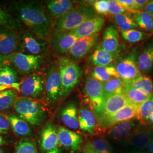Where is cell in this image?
Segmentation results:
<instances>
[{
  "mask_svg": "<svg viewBox=\"0 0 153 153\" xmlns=\"http://www.w3.org/2000/svg\"><path fill=\"white\" fill-rule=\"evenodd\" d=\"M9 10L29 30L45 39L52 31L54 23L40 2L36 1H13Z\"/></svg>",
  "mask_w": 153,
  "mask_h": 153,
  "instance_id": "1",
  "label": "cell"
},
{
  "mask_svg": "<svg viewBox=\"0 0 153 153\" xmlns=\"http://www.w3.org/2000/svg\"><path fill=\"white\" fill-rule=\"evenodd\" d=\"M95 11L91 6L74 7L71 10L57 18L54 23L52 32H71L88 19L95 16Z\"/></svg>",
  "mask_w": 153,
  "mask_h": 153,
  "instance_id": "2",
  "label": "cell"
},
{
  "mask_svg": "<svg viewBox=\"0 0 153 153\" xmlns=\"http://www.w3.org/2000/svg\"><path fill=\"white\" fill-rule=\"evenodd\" d=\"M14 109L19 117L35 126H40L47 117L46 111L43 104L36 99L19 98L16 100Z\"/></svg>",
  "mask_w": 153,
  "mask_h": 153,
  "instance_id": "3",
  "label": "cell"
},
{
  "mask_svg": "<svg viewBox=\"0 0 153 153\" xmlns=\"http://www.w3.org/2000/svg\"><path fill=\"white\" fill-rule=\"evenodd\" d=\"M57 65L60 73L62 97H65L71 93L79 83L81 71L79 66L68 57L59 58Z\"/></svg>",
  "mask_w": 153,
  "mask_h": 153,
  "instance_id": "4",
  "label": "cell"
},
{
  "mask_svg": "<svg viewBox=\"0 0 153 153\" xmlns=\"http://www.w3.org/2000/svg\"><path fill=\"white\" fill-rule=\"evenodd\" d=\"M48 45L45 39L28 30L21 31L18 36L17 49L25 55L40 56L47 50Z\"/></svg>",
  "mask_w": 153,
  "mask_h": 153,
  "instance_id": "5",
  "label": "cell"
},
{
  "mask_svg": "<svg viewBox=\"0 0 153 153\" xmlns=\"http://www.w3.org/2000/svg\"><path fill=\"white\" fill-rule=\"evenodd\" d=\"M7 59L16 71L24 74L34 73L42 63L41 56L25 55L20 52L8 55Z\"/></svg>",
  "mask_w": 153,
  "mask_h": 153,
  "instance_id": "6",
  "label": "cell"
},
{
  "mask_svg": "<svg viewBox=\"0 0 153 153\" xmlns=\"http://www.w3.org/2000/svg\"><path fill=\"white\" fill-rule=\"evenodd\" d=\"M45 99L49 103H55L62 97L60 73L57 64H52L49 68L44 86Z\"/></svg>",
  "mask_w": 153,
  "mask_h": 153,
  "instance_id": "7",
  "label": "cell"
},
{
  "mask_svg": "<svg viewBox=\"0 0 153 153\" xmlns=\"http://www.w3.org/2000/svg\"><path fill=\"white\" fill-rule=\"evenodd\" d=\"M85 93L87 97V100L90 106L94 109L96 115L102 108L104 102L103 83L88 76L85 85Z\"/></svg>",
  "mask_w": 153,
  "mask_h": 153,
  "instance_id": "8",
  "label": "cell"
},
{
  "mask_svg": "<svg viewBox=\"0 0 153 153\" xmlns=\"http://www.w3.org/2000/svg\"><path fill=\"white\" fill-rule=\"evenodd\" d=\"M138 57L137 51L133 50L115 66L119 76L124 82L130 81L142 76L138 67Z\"/></svg>",
  "mask_w": 153,
  "mask_h": 153,
  "instance_id": "9",
  "label": "cell"
},
{
  "mask_svg": "<svg viewBox=\"0 0 153 153\" xmlns=\"http://www.w3.org/2000/svg\"><path fill=\"white\" fill-rule=\"evenodd\" d=\"M138 108L139 105L129 104L114 114L98 118L99 124L103 128L108 129L122 122L137 119Z\"/></svg>",
  "mask_w": 153,
  "mask_h": 153,
  "instance_id": "10",
  "label": "cell"
},
{
  "mask_svg": "<svg viewBox=\"0 0 153 153\" xmlns=\"http://www.w3.org/2000/svg\"><path fill=\"white\" fill-rule=\"evenodd\" d=\"M45 81L43 76L34 73L27 76L20 83V91L22 97L36 99L40 98L44 90Z\"/></svg>",
  "mask_w": 153,
  "mask_h": 153,
  "instance_id": "11",
  "label": "cell"
},
{
  "mask_svg": "<svg viewBox=\"0 0 153 153\" xmlns=\"http://www.w3.org/2000/svg\"><path fill=\"white\" fill-rule=\"evenodd\" d=\"M78 39L70 32H52L50 44L53 51L58 55L63 56L70 52L72 47Z\"/></svg>",
  "mask_w": 153,
  "mask_h": 153,
  "instance_id": "12",
  "label": "cell"
},
{
  "mask_svg": "<svg viewBox=\"0 0 153 153\" xmlns=\"http://www.w3.org/2000/svg\"><path fill=\"white\" fill-rule=\"evenodd\" d=\"M98 40V33L77 39L69 52L71 59L80 60L85 58L95 47Z\"/></svg>",
  "mask_w": 153,
  "mask_h": 153,
  "instance_id": "13",
  "label": "cell"
},
{
  "mask_svg": "<svg viewBox=\"0 0 153 153\" xmlns=\"http://www.w3.org/2000/svg\"><path fill=\"white\" fill-rule=\"evenodd\" d=\"M105 18L103 16H97L83 23L70 33L78 39L82 38L94 34L98 33L104 26Z\"/></svg>",
  "mask_w": 153,
  "mask_h": 153,
  "instance_id": "14",
  "label": "cell"
},
{
  "mask_svg": "<svg viewBox=\"0 0 153 153\" xmlns=\"http://www.w3.org/2000/svg\"><path fill=\"white\" fill-rule=\"evenodd\" d=\"M131 104L124 94L113 95L105 98L101 111L97 114L98 119L114 114L126 105Z\"/></svg>",
  "mask_w": 153,
  "mask_h": 153,
  "instance_id": "15",
  "label": "cell"
},
{
  "mask_svg": "<svg viewBox=\"0 0 153 153\" xmlns=\"http://www.w3.org/2000/svg\"><path fill=\"white\" fill-rule=\"evenodd\" d=\"M59 143L71 152L79 151L83 139L81 135L64 127L60 126L57 129Z\"/></svg>",
  "mask_w": 153,
  "mask_h": 153,
  "instance_id": "16",
  "label": "cell"
},
{
  "mask_svg": "<svg viewBox=\"0 0 153 153\" xmlns=\"http://www.w3.org/2000/svg\"><path fill=\"white\" fill-rule=\"evenodd\" d=\"M18 34L16 30L0 28V54L8 56L17 49Z\"/></svg>",
  "mask_w": 153,
  "mask_h": 153,
  "instance_id": "17",
  "label": "cell"
},
{
  "mask_svg": "<svg viewBox=\"0 0 153 153\" xmlns=\"http://www.w3.org/2000/svg\"><path fill=\"white\" fill-rule=\"evenodd\" d=\"M40 149L43 152H49L57 148L59 140L57 130L51 123L44 126L41 132Z\"/></svg>",
  "mask_w": 153,
  "mask_h": 153,
  "instance_id": "18",
  "label": "cell"
},
{
  "mask_svg": "<svg viewBox=\"0 0 153 153\" xmlns=\"http://www.w3.org/2000/svg\"><path fill=\"white\" fill-rule=\"evenodd\" d=\"M100 47L111 53H119V33L113 25L109 26L105 28Z\"/></svg>",
  "mask_w": 153,
  "mask_h": 153,
  "instance_id": "19",
  "label": "cell"
},
{
  "mask_svg": "<svg viewBox=\"0 0 153 153\" xmlns=\"http://www.w3.org/2000/svg\"><path fill=\"white\" fill-rule=\"evenodd\" d=\"M80 129L89 134H94L97 130V120L93 112L86 107L82 105L79 111Z\"/></svg>",
  "mask_w": 153,
  "mask_h": 153,
  "instance_id": "20",
  "label": "cell"
},
{
  "mask_svg": "<svg viewBox=\"0 0 153 153\" xmlns=\"http://www.w3.org/2000/svg\"><path fill=\"white\" fill-rule=\"evenodd\" d=\"M135 127L136 124L133 120L126 121L110 128L108 134L115 140H127L134 131Z\"/></svg>",
  "mask_w": 153,
  "mask_h": 153,
  "instance_id": "21",
  "label": "cell"
},
{
  "mask_svg": "<svg viewBox=\"0 0 153 153\" xmlns=\"http://www.w3.org/2000/svg\"><path fill=\"white\" fill-rule=\"evenodd\" d=\"M60 117L63 123L71 129L80 128L79 113L76 104L71 103L61 110Z\"/></svg>",
  "mask_w": 153,
  "mask_h": 153,
  "instance_id": "22",
  "label": "cell"
},
{
  "mask_svg": "<svg viewBox=\"0 0 153 153\" xmlns=\"http://www.w3.org/2000/svg\"><path fill=\"white\" fill-rule=\"evenodd\" d=\"M9 122L12 129L16 135L28 137L32 135V131L29 124L20 117L14 114H1Z\"/></svg>",
  "mask_w": 153,
  "mask_h": 153,
  "instance_id": "23",
  "label": "cell"
},
{
  "mask_svg": "<svg viewBox=\"0 0 153 153\" xmlns=\"http://www.w3.org/2000/svg\"><path fill=\"white\" fill-rule=\"evenodd\" d=\"M124 83L126 88L139 91L149 97L153 94V82L152 79L148 76H141Z\"/></svg>",
  "mask_w": 153,
  "mask_h": 153,
  "instance_id": "24",
  "label": "cell"
},
{
  "mask_svg": "<svg viewBox=\"0 0 153 153\" xmlns=\"http://www.w3.org/2000/svg\"><path fill=\"white\" fill-rule=\"evenodd\" d=\"M152 138L150 133L148 130L135 129L127 141L133 147L142 150L149 147Z\"/></svg>",
  "mask_w": 153,
  "mask_h": 153,
  "instance_id": "25",
  "label": "cell"
},
{
  "mask_svg": "<svg viewBox=\"0 0 153 153\" xmlns=\"http://www.w3.org/2000/svg\"><path fill=\"white\" fill-rule=\"evenodd\" d=\"M74 1L70 0H51L47 1L46 5L53 16L59 18L74 8Z\"/></svg>",
  "mask_w": 153,
  "mask_h": 153,
  "instance_id": "26",
  "label": "cell"
},
{
  "mask_svg": "<svg viewBox=\"0 0 153 153\" xmlns=\"http://www.w3.org/2000/svg\"><path fill=\"white\" fill-rule=\"evenodd\" d=\"M138 67L141 73H147L153 69V43L149 44L138 57Z\"/></svg>",
  "mask_w": 153,
  "mask_h": 153,
  "instance_id": "27",
  "label": "cell"
},
{
  "mask_svg": "<svg viewBox=\"0 0 153 153\" xmlns=\"http://www.w3.org/2000/svg\"><path fill=\"white\" fill-rule=\"evenodd\" d=\"M119 56V53H111L98 47L91 55V61L97 66H106L111 65Z\"/></svg>",
  "mask_w": 153,
  "mask_h": 153,
  "instance_id": "28",
  "label": "cell"
},
{
  "mask_svg": "<svg viewBox=\"0 0 153 153\" xmlns=\"http://www.w3.org/2000/svg\"><path fill=\"white\" fill-rule=\"evenodd\" d=\"M91 77L100 82L104 83L115 78H120L115 66L109 65L106 66H96L92 73Z\"/></svg>",
  "mask_w": 153,
  "mask_h": 153,
  "instance_id": "29",
  "label": "cell"
},
{
  "mask_svg": "<svg viewBox=\"0 0 153 153\" xmlns=\"http://www.w3.org/2000/svg\"><path fill=\"white\" fill-rule=\"evenodd\" d=\"M18 80L16 70L9 62L0 66V85H13Z\"/></svg>",
  "mask_w": 153,
  "mask_h": 153,
  "instance_id": "30",
  "label": "cell"
},
{
  "mask_svg": "<svg viewBox=\"0 0 153 153\" xmlns=\"http://www.w3.org/2000/svg\"><path fill=\"white\" fill-rule=\"evenodd\" d=\"M105 99L113 95L124 94L126 90L124 81L121 78H112L103 83Z\"/></svg>",
  "mask_w": 153,
  "mask_h": 153,
  "instance_id": "31",
  "label": "cell"
},
{
  "mask_svg": "<svg viewBox=\"0 0 153 153\" xmlns=\"http://www.w3.org/2000/svg\"><path fill=\"white\" fill-rule=\"evenodd\" d=\"M133 19L138 27L148 33H153V15L143 11L133 13Z\"/></svg>",
  "mask_w": 153,
  "mask_h": 153,
  "instance_id": "32",
  "label": "cell"
},
{
  "mask_svg": "<svg viewBox=\"0 0 153 153\" xmlns=\"http://www.w3.org/2000/svg\"><path fill=\"white\" fill-rule=\"evenodd\" d=\"M17 99V91L14 89H8L0 93V112L11 109Z\"/></svg>",
  "mask_w": 153,
  "mask_h": 153,
  "instance_id": "33",
  "label": "cell"
},
{
  "mask_svg": "<svg viewBox=\"0 0 153 153\" xmlns=\"http://www.w3.org/2000/svg\"><path fill=\"white\" fill-rule=\"evenodd\" d=\"M21 27V24L11 14L0 7V28L16 30Z\"/></svg>",
  "mask_w": 153,
  "mask_h": 153,
  "instance_id": "34",
  "label": "cell"
},
{
  "mask_svg": "<svg viewBox=\"0 0 153 153\" xmlns=\"http://www.w3.org/2000/svg\"><path fill=\"white\" fill-rule=\"evenodd\" d=\"M83 149L91 150L98 153H110L112 149L108 141L103 138H98L89 141L84 146Z\"/></svg>",
  "mask_w": 153,
  "mask_h": 153,
  "instance_id": "35",
  "label": "cell"
},
{
  "mask_svg": "<svg viewBox=\"0 0 153 153\" xmlns=\"http://www.w3.org/2000/svg\"><path fill=\"white\" fill-rule=\"evenodd\" d=\"M114 18L117 26L120 30L128 31L138 27L133 18L126 14L115 16Z\"/></svg>",
  "mask_w": 153,
  "mask_h": 153,
  "instance_id": "36",
  "label": "cell"
},
{
  "mask_svg": "<svg viewBox=\"0 0 153 153\" xmlns=\"http://www.w3.org/2000/svg\"><path fill=\"white\" fill-rule=\"evenodd\" d=\"M153 113V94L142 104L139 105L137 118L140 120L147 121Z\"/></svg>",
  "mask_w": 153,
  "mask_h": 153,
  "instance_id": "37",
  "label": "cell"
},
{
  "mask_svg": "<svg viewBox=\"0 0 153 153\" xmlns=\"http://www.w3.org/2000/svg\"><path fill=\"white\" fill-rule=\"evenodd\" d=\"M124 94L131 103L137 105H140L149 97L142 92L128 88H126Z\"/></svg>",
  "mask_w": 153,
  "mask_h": 153,
  "instance_id": "38",
  "label": "cell"
},
{
  "mask_svg": "<svg viewBox=\"0 0 153 153\" xmlns=\"http://www.w3.org/2000/svg\"><path fill=\"white\" fill-rule=\"evenodd\" d=\"M120 33L123 38L128 42L131 43L139 42L145 39L146 37L145 33L136 29H133L128 31L120 30Z\"/></svg>",
  "mask_w": 153,
  "mask_h": 153,
  "instance_id": "39",
  "label": "cell"
},
{
  "mask_svg": "<svg viewBox=\"0 0 153 153\" xmlns=\"http://www.w3.org/2000/svg\"><path fill=\"white\" fill-rule=\"evenodd\" d=\"M16 153H38L35 143L29 140L21 141L18 143Z\"/></svg>",
  "mask_w": 153,
  "mask_h": 153,
  "instance_id": "40",
  "label": "cell"
},
{
  "mask_svg": "<svg viewBox=\"0 0 153 153\" xmlns=\"http://www.w3.org/2000/svg\"><path fill=\"white\" fill-rule=\"evenodd\" d=\"M108 14L114 15V16L124 14L126 10L123 7V6L117 1V0H108Z\"/></svg>",
  "mask_w": 153,
  "mask_h": 153,
  "instance_id": "41",
  "label": "cell"
},
{
  "mask_svg": "<svg viewBox=\"0 0 153 153\" xmlns=\"http://www.w3.org/2000/svg\"><path fill=\"white\" fill-rule=\"evenodd\" d=\"M93 7L95 12L100 14H108V1L99 0L95 1L93 3Z\"/></svg>",
  "mask_w": 153,
  "mask_h": 153,
  "instance_id": "42",
  "label": "cell"
},
{
  "mask_svg": "<svg viewBox=\"0 0 153 153\" xmlns=\"http://www.w3.org/2000/svg\"><path fill=\"white\" fill-rule=\"evenodd\" d=\"M117 1L123 6L126 11L137 12V7L134 4V0H117Z\"/></svg>",
  "mask_w": 153,
  "mask_h": 153,
  "instance_id": "43",
  "label": "cell"
},
{
  "mask_svg": "<svg viewBox=\"0 0 153 153\" xmlns=\"http://www.w3.org/2000/svg\"><path fill=\"white\" fill-rule=\"evenodd\" d=\"M10 124L4 116L0 115V135L7 133L10 129Z\"/></svg>",
  "mask_w": 153,
  "mask_h": 153,
  "instance_id": "44",
  "label": "cell"
},
{
  "mask_svg": "<svg viewBox=\"0 0 153 153\" xmlns=\"http://www.w3.org/2000/svg\"><path fill=\"white\" fill-rule=\"evenodd\" d=\"M134 4L137 7V11H143L145 7L147 5L150 1L148 0H134Z\"/></svg>",
  "mask_w": 153,
  "mask_h": 153,
  "instance_id": "45",
  "label": "cell"
},
{
  "mask_svg": "<svg viewBox=\"0 0 153 153\" xmlns=\"http://www.w3.org/2000/svg\"><path fill=\"white\" fill-rule=\"evenodd\" d=\"M8 89H14L17 91L19 92L20 91V83H17L16 84H14L13 85H0V93L5 91Z\"/></svg>",
  "mask_w": 153,
  "mask_h": 153,
  "instance_id": "46",
  "label": "cell"
},
{
  "mask_svg": "<svg viewBox=\"0 0 153 153\" xmlns=\"http://www.w3.org/2000/svg\"><path fill=\"white\" fill-rule=\"evenodd\" d=\"M143 11L148 14L153 15V1H150L148 5L145 7Z\"/></svg>",
  "mask_w": 153,
  "mask_h": 153,
  "instance_id": "47",
  "label": "cell"
},
{
  "mask_svg": "<svg viewBox=\"0 0 153 153\" xmlns=\"http://www.w3.org/2000/svg\"><path fill=\"white\" fill-rule=\"evenodd\" d=\"M8 59L7 56L0 54V66L4 64H5L6 62H8Z\"/></svg>",
  "mask_w": 153,
  "mask_h": 153,
  "instance_id": "48",
  "label": "cell"
},
{
  "mask_svg": "<svg viewBox=\"0 0 153 153\" xmlns=\"http://www.w3.org/2000/svg\"><path fill=\"white\" fill-rule=\"evenodd\" d=\"M47 153H61V150L60 149L56 148L52 150H50Z\"/></svg>",
  "mask_w": 153,
  "mask_h": 153,
  "instance_id": "49",
  "label": "cell"
},
{
  "mask_svg": "<svg viewBox=\"0 0 153 153\" xmlns=\"http://www.w3.org/2000/svg\"><path fill=\"white\" fill-rule=\"evenodd\" d=\"M149 150L150 153H153V137L152 138V140L150 141V143L149 145Z\"/></svg>",
  "mask_w": 153,
  "mask_h": 153,
  "instance_id": "50",
  "label": "cell"
},
{
  "mask_svg": "<svg viewBox=\"0 0 153 153\" xmlns=\"http://www.w3.org/2000/svg\"><path fill=\"white\" fill-rule=\"evenodd\" d=\"M5 143V140L4 138L0 135V147Z\"/></svg>",
  "mask_w": 153,
  "mask_h": 153,
  "instance_id": "51",
  "label": "cell"
},
{
  "mask_svg": "<svg viewBox=\"0 0 153 153\" xmlns=\"http://www.w3.org/2000/svg\"><path fill=\"white\" fill-rule=\"evenodd\" d=\"M83 151L84 153H96V152H94L93 151H91V150H86V149H83Z\"/></svg>",
  "mask_w": 153,
  "mask_h": 153,
  "instance_id": "52",
  "label": "cell"
},
{
  "mask_svg": "<svg viewBox=\"0 0 153 153\" xmlns=\"http://www.w3.org/2000/svg\"><path fill=\"white\" fill-rule=\"evenodd\" d=\"M149 120L153 124V113L152 114V115L150 116V117H149Z\"/></svg>",
  "mask_w": 153,
  "mask_h": 153,
  "instance_id": "53",
  "label": "cell"
},
{
  "mask_svg": "<svg viewBox=\"0 0 153 153\" xmlns=\"http://www.w3.org/2000/svg\"><path fill=\"white\" fill-rule=\"evenodd\" d=\"M0 153H4V152H3V150L1 149H0Z\"/></svg>",
  "mask_w": 153,
  "mask_h": 153,
  "instance_id": "54",
  "label": "cell"
},
{
  "mask_svg": "<svg viewBox=\"0 0 153 153\" xmlns=\"http://www.w3.org/2000/svg\"></svg>",
  "mask_w": 153,
  "mask_h": 153,
  "instance_id": "55",
  "label": "cell"
}]
</instances>
